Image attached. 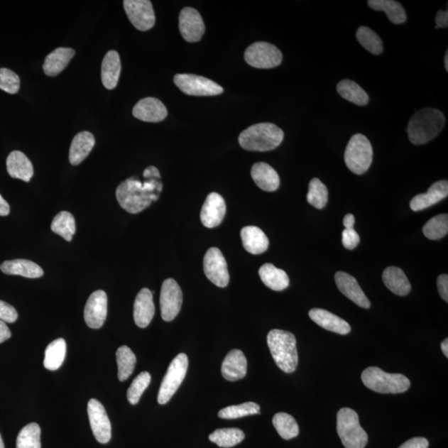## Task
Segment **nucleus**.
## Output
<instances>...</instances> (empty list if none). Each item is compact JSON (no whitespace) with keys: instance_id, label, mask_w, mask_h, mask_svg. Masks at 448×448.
Returning a JSON list of instances; mask_svg holds the SVG:
<instances>
[{"instance_id":"1","label":"nucleus","mask_w":448,"mask_h":448,"mask_svg":"<svg viewBox=\"0 0 448 448\" xmlns=\"http://www.w3.org/2000/svg\"><path fill=\"white\" fill-rule=\"evenodd\" d=\"M143 175L144 182L137 177H131L117 187V201L128 213H141L150 207L152 202L159 200L163 190L160 172L155 166L147 167Z\"/></svg>"},{"instance_id":"2","label":"nucleus","mask_w":448,"mask_h":448,"mask_svg":"<svg viewBox=\"0 0 448 448\" xmlns=\"http://www.w3.org/2000/svg\"><path fill=\"white\" fill-rule=\"evenodd\" d=\"M446 118L435 108H423L415 113L408 126V136L412 144L420 146L435 139L443 130Z\"/></svg>"},{"instance_id":"3","label":"nucleus","mask_w":448,"mask_h":448,"mask_svg":"<svg viewBox=\"0 0 448 448\" xmlns=\"http://www.w3.org/2000/svg\"><path fill=\"white\" fill-rule=\"evenodd\" d=\"M284 139V132L273 123H258L241 133L239 141L241 146L249 151H269L275 150Z\"/></svg>"},{"instance_id":"4","label":"nucleus","mask_w":448,"mask_h":448,"mask_svg":"<svg viewBox=\"0 0 448 448\" xmlns=\"http://www.w3.org/2000/svg\"><path fill=\"white\" fill-rule=\"evenodd\" d=\"M268 344L277 366L285 373H293L298 364L297 339L282 329H272L268 334Z\"/></svg>"},{"instance_id":"5","label":"nucleus","mask_w":448,"mask_h":448,"mask_svg":"<svg viewBox=\"0 0 448 448\" xmlns=\"http://www.w3.org/2000/svg\"><path fill=\"white\" fill-rule=\"evenodd\" d=\"M364 385L380 393H402L410 388L411 383L401 373H388L378 367H368L362 373Z\"/></svg>"},{"instance_id":"6","label":"nucleus","mask_w":448,"mask_h":448,"mask_svg":"<svg viewBox=\"0 0 448 448\" xmlns=\"http://www.w3.org/2000/svg\"><path fill=\"white\" fill-rule=\"evenodd\" d=\"M337 433L346 448H364L368 435L359 423L357 413L343 408L337 413Z\"/></svg>"},{"instance_id":"7","label":"nucleus","mask_w":448,"mask_h":448,"mask_svg":"<svg viewBox=\"0 0 448 448\" xmlns=\"http://www.w3.org/2000/svg\"><path fill=\"white\" fill-rule=\"evenodd\" d=\"M373 161V147L371 141L362 134L354 135L344 151V162L348 169L356 175L367 172Z\"/></svg>"},{"instance_id":"8","label":"nucleus","mask_w":448,"mask_h":448,"mask_svg":"<svg viewBox=\"0 0 448 448\" xmlns=\"http://www.w3.org/2000/svg\"><path fill=\"white\" fill-rule=\"evenodd\" d=\"M189 359L185 354H178L170 364L168 371L161 383L158 395L160 405H165L180 388L184 381L188 371Z\"/></svg>"},{"instance_id":"9","label":"nucleus","mask_w":448,"mask_h":448,"mask_svg":"<svg viewBox=\"0 0 448 448\" xmlns=\"http://www.w3.org/2000/svg\"><path fill=\"white\" fill-rule=\"evenodd\" d=\"M175 85L185 94L197 97L217 96L223 93L224 88L208 78L194 74H177Z\"/></svg>"},{"instance_id":"10","label":"nucleus","mask_w":448,"mask_h":448,"mask_svg":"<svg viewBox=\"0 0 448 448\" xmlns=\"http://www.w3.org/2000/svg\"><path fill=\"white\" fill-rule=\"evenodd\" d=\"M244 58L250 66L260 69H269L280 65L283 61V54L273 44L258 42L247 48Z\"/></svg>"},{"instance_id":"11","label":"nucleus","mask_w":448,"mask_h":448,"mask_svg":"<svg viewBox=\"0 0 448 448\" xmlns=\"http://www.w3.org/2000/svg\"><path fill=\"white\" fill-rule=\"evenodd\" d=\"M160 302L162 319L165 322L173 321L183 303V293L175 280L168 278L162 284Z\"/></svg>"},{"instance_id":"12","label":"nucleus","mask_w":448,"mask_h":448,"mask_svg":"<svg viewBox=\"0 0 448 448\" xmlns=\"http://www.w3.org/2000/svg\"><path fill=\"white\" fill-rule=\"evenodd\" d=\"M125 11L133 26L140 31H150L155 23V16L149 0H125Z\"/></svg>"},{"instance_id":"13","label":"nucleus","mask_w":448,"mask_h":448,"mask_svg":"<svg viewBox=\"0 0 448 448\" xmlns=\"http://www.w3.org/2000/svg\"><path fill=\"white\" fill-rule=\"evenodd\" d=\"M204 270L206 277L217 287L226 288L229 283L227 262L221 251L211 248L204 256Z\"/></svg>"},{"instance_id":"14","label":"nucleus","mask_w":448,"mask_h":448,"mask_svg":"<svg viewBox=\"0 0 448 448\" xmlns=\"http://www.w3.org/2000/svg\"><path fill=\"white\" fill-rule=\"evenodd\" d=\"M87 413L96 439L102 444L109 442L111 438V425L104 406L95 398H92L88 402Z\"/></svg>"},{"instance_id":"15","label":"nucleus","mask_w":448,"mask_h":448,"mask_svg":"<svg viewBox=\"0 0 448 448\" xmlns=\"http://www.w3.org/2000/svg\"><path fill=\"white\" fill-rule=\"evenodd\" d=\"M107 316V295L104 290H98L88 298L84 319L88 327L99 329L104 324Z\"/></svg>"},{"instance_id":"16","label":"nucleus","mask_w":448,"mask_h":448,"mask_svg":"<svg viewBox=\"0 0 448 448\" xmlns=\"http://www.w3.org/2000/svg\"><path fill=\"white\" fill-rule=\"evenodd\" d=\"M180 31L185 40L195 43L200 40L205 32L204 23L200 13L193 8H185L180 14Z\"/></svg>"},{"instance_id":"17","label":"nucleus","mask_w":448,"mask_h":448,"mask_svg":"<svg viewBox=\"0 0 448 448\" xmlns=\"http://www.w3.org/2000/svg\"><path fill=\"white\" fill-rule=\"evenodd\" d=\"M226 214L225 201L219 194L211 193L207 197L200 213L202 224L206 228L213 229L220 225Z\"/></svg>"},{"instance_id":"18","label":"nucleus","mask_w":448,"mask_h":448,"mask_svg":"<svg viewBox=\"0 0 448 448\" xmlns=\"http://www.w3.org/2000/svg\"><path fill=\"white\" fill-rule=\"evenodd\" d=\"M334 280L337 288L347 298L351 300L357 306L364 309L371 307V302L368 301L366 294L357 282V280L351 275L344 272H338L334 275Z\"/></svg>"},{"instance_id":"19","label":"nucleus","mask_w":448,"mask_h":448,"mask_svg":"<svg viewBox=\"0 0 448 448\" xmlns=\"http://www.w3.org/2000/svg\"><path fill=\"white\" fill-rule=\"evenodd\" d=\"M132 113L137 119L146 122L162 121L168 114L163 103L155 97H146L138 102Z\"/></svg>"},{"instance_id":"20","label":"nucleus","mask_w":448,"mask_h":448,"mask_svg":"<svg viewBox=\"0 0 448 448\" xmlns=\"http://www.w3.org/2000/svg\"><path fill=\"white\" fill-rule=\"evenodd\" d=\"M155 312L153 294L148 288H143L137 294L134 303V319L138 327L149 326Z\"/></svg>"},{"instance_id":"21","label":"nucleus","mask_w":448,"mask_h":448,"mask_svg":"<svg viewBox=\"0 0 448 448\" xmlns=\"http://www.w3.org/2000/svg\"><path fill=\"white\" fill-rule=\"evenodd\" d=\"M448 195L447 180H440L435 182L428 189L427 193L417 195L413 197L410 202V208L413 211L418 212L430 208L442 200L447 198Z\"/></svg>"},{"instance_id":"22","label":"nucleus","mask_w":448,"mask_h":448,"mask_svg":"<svg viewBox=\"0 0 448 448\" xmlns=\"http://www.w3.org/2000/svg\"><path fill=\"white\" fill-rule=\"evenodd\" d=\"M247 359L244 354L239 349H233L222 364V375L229 381L242 380L247 373Z\"/></svg>"},{"instance_id":"23","label":"nucleus","mask_w":448,"mask_h":448,"mask_svg":"<svg viewBox=\"0 0 448 448\" xmlns=\"http://www.w3.org/2000/svg\"><path fill=\"white\" fill-rule=\"evenodd\" d=\"M309 317L319 327L327 329L329 332L339 334H347L351 331V326L342 319L327 311V310L314 308L309 312Z\"/></svg>"},{"instance_id":"24","label":"nucleus","mask_w":448,"mask_h":448,"mask_svg":"<svg viewBox=\"0 0 448 448\" xmlns=\"http://www.w3.org/2000/svg\"><path fill=\"white\" fill-rule=\"evenodd\" d=\"M95 138L89 131H82L74 136L69 151V161L78 165L91 153L95 146Z\"/></svg>"},{"instance_id":"25","label":"nucleus","mask_w":448,"mask_h":448,"mask_svg":"<svg viewBox=\"0 0 448 448\" xmlns=\"http://www.w3.org/2000/svg\"><path fill=\"white\" fill-rule=\"evenodd\" d=\"M251 175L255 184L261 190L267 192H274L279 188L280 178L272 166L264 162H259L253 165Z\"/></svg>"},{"instance_id":"26","label":"nucleus","mask_w":448,"mask_h":448,"mask_svg":"<svg viewBox=\"0 0 448 448\" xmlns=\"http://www.w3.org/2000/svg\"><path fill=\"white\" fill-rule=\"evenodd\" d=\"M7 170L14 179L29 182L33 175V167L31 161L21 151H14L9 155Z\"/></svg>"},{"instance_id":"27","label":"nucleus","mask_w":448,"mask_h":448,"mask_svg":"<svg viewBox=\"0 0 448 448\" xmlns=\"http://www.w3.org/2000/svg\"><path fill=\"white\" fill-rule=\"evenodd\" d=\"M244 248L253 255L262 254L268 250L269 240L263 231L256 226H247L241 231Z\"/></svg>"},{"instance_id":"28","label":"nucleus","mask_w":448,"mask_h":448,"mask_svg":"<svg viewBox=\"0 0 448 448\" xmlns=\"http://www.w3.org/2000/svg\"><path fill=\"white\" fill-rule=\"evenodd\" d=\"M121 63L119 54L111 50L106 54L102 64V81L108 90H113L119 81Z\"/></svg>"},{"instance_id":"29","label":"nucleus","mask_w":448,"mask_h":448,"mask_svg":"<svg viewBox=\"0 0 448 448\" xmlns=\"http://www.w3.org/2000/svg\"><path fill=\"white\" fill-rule=\"evenodd\" d=\"M75 55L72 48H58L53 50L45 58L43 63V71L47 76L55 77L67 67L69 62Z\"/></svg>"},{"instance_id":"30","label":"nucleus","mask_w":448,"mask_h":448,"mask_svg":"<svg viewBox=\"0 0 448 448\" xmlns=\"http://www.w3.org/2000/svg\"><path fill=\"white\" fill-rule=\"evenodd\" d=\"M0 269L4 274L21 275L27 278H39L44 273L37 263L26 259L6 261L0 266Z\"/></svg>"},{"instance_id":"31","label":"nucleus","mask_w":448,"mask_h":448,"mask_svg":"<svg viewBox=\"0 0 448 448\" xmlns=\"http://www.w3.org/2000/svg\"><path fill=\"white\" fill-rule=\"evenodd\" d=\"M382 278L383 283L393 293L403 297L410 293L411 284L402 269L388 268L383 271Z\"/></svg>"},{"instance_id":"32","label":"nucleus","mask_w":448,"mask_h":448,"mask_svg":"<svg viewBox=\"0 0 448 448\" xmlns=\"http://www.w3.org/2000/svg\"><path fill=\"white\" fill-rule=\"evenodd\" d=\"M258 273L263 283L270 289L280 292L288 288L290 280L287 273L272 263L263 265Z\"/></svg>"},{"instance_id":"33","label":"nucleus","mask_w":448,"mask_h":448,"mask_svg":"<svg viewBox=\"0 0 448 448\" xmlns=\"http://www.w3.org/2000/svg\"><path fill=\"white\" fill-rule=\"evenodd\" d=\"M368 4L373 11L385 12L393 23L401 24L407 21L405 8L395 0H368Z\"/></svg>"},{"instance_id":"34","label":"nucleus","mask_w":448,"mask_h":448,"mask_svg":"<svg viewBox=\"0 0 448 448\" xmlns=\"http://www.w3.org/2000/svg\"><path fill=\"white\" fill-rule=\"evenodd\" d=\"M337 92L344 99L357 106H366L369 102L367 92L351 80H344L339 82L337 84Z\"/></svg>"},{"instance_id":"35","label":"nucleus","mask_w":448,"mask_h":448,"mask_svg":"<svg viewBox=\"0 0 448 448\" xmlns=\"http://www.w3.org/2000/svg\"><path fill=\"white\" fill-rule=\"evenodd\" d=\"M67 352V344L63 339H58L49 344L44 357V367L48 371H57L61 367Z\"/></svg>"},{"instance_id":"36","label":"nucleus","mask_w":448,"mask_h":448,"mask_svg":"<svg viewBox=\"0 0 448 448\" xmlns=\"http://www.w3.org/2000/svg\"><path fill=\"white\" fill-rule=\"evenodd\" d=\"M51 229L53 233L60 235L67 242H71L73 235L76 233L75 219L69 212H60L54 217Z\"/></svg>"},{"instance_id":"37","label":"nucleus","mask_w":448,"mask_h":448,"mask_svg":"<svg viewBox=\"0 0 448 448\" xmlns=\"http://www.w3.org/2000/svg\"><path fill=\"white\" fill-rule=\"evenodd\" d=\"M116 361L118 366V378L120 381H125L134 371L136 357L131 349L123 346L117 349Z\"/></svg>"},{"instance_id":"38","label":"nucleus","mask_w":448,"mask_h":448,"mask_svg":"<svg viewBox=\"0 0 448 448\" xmlns=\"http://www.w3.org/2000/svg\"><path fill=\"white\" fill-rule=\"evenodd\" d=\"M245 438L244 432L239 428H222L209 435V440L220 447L229 448L238 445Z\"/></svg>"},{"instance_id":"39","label":"nucleus","mask_w":448,"mask_h":448,"mask_svg":"<svg viewBox=\"0 0 448 448\" xmlns=\"http://www.w3.org/2000/svg\"><path fill=\"white\" fill-rule=\"evenodd\" d=\"M273 425L278 435L285 440L293 439L299 435V427L293 416L285 413H278L273 417Z\"/></svg>"},{"instance_id":"40","label":"nucleus","mask_w":448,"mask_h":448,"mask_svg":"<svg viewBox=\"0 0 448 448\" xmlns=\"http://www.w3.org/2000/svg\"><path fill=\"white\" fill-rule=\"evenodd\" d=\"M16 448H41V430L36 422H31L19 432Z\"/></svg>"},{"instance_id":"41","label":"nucleus","mask_w":448,"mask_h":448,"mask_svg":"<svg viewBox=\"0 0 448 448\" xmlns=\"http://www.w3.org/2000/svg\"><path fill=\"white\" fill-rule=\"evenodd\" d=\"M356 38L359 43L373 55H380L383 50V42L380 36L371 28L361 26L358 28Z\"/></svg>"},{"instance_id":"42","label":"nucleus","mask_w":448,"mask_h":448,"mask_svg":"<svg viewBox=\"0 0 448 448\" xmlns=\"http://www.w3.org/2000/svg\"><path fill=\"white\" fill-rule=\"evenodd\" d=\"M422 233L430 240H438L445 237L448 233V215L445 214L433 217L423 226Z\"/></svg>"},{"instance_id":"43","label":"nucleus","mask_w":448,"mask_h":448,"mask_svg":"<svg viewBox=\"0 0 448 448\" xmlns=\"http://www.w3.org/2000/svg\"><path fill=\"white\" fill-rule=\"evenodd\" d=\"M307 202L318 209H322L327 204V187L317 178H314L310 182Z\"/></svg>"},{"instance_id":"44","label":"nucleus","mask_w":448,"mask_h":448,"mask_svg":"<svg viewBox=\"0 0 448 448\" xmlns=\"http://www.w3.org/2000/svg\"><path fill=\"white\" fill-rule=\"evenodd\" d=\"M253 415H260V407L258 403L253 402L224 408L219 413V417L224 420H236V418Z\"/></svg>"},{"instance_id":"45","label":"nucleus","mask_w":448,"mask_h":448,"mask_svg":"<svg viewBox=\"0 0 448 448\" xmlns=\"http://www.w3.org/2000/svg\"><path fill=\"white\" fill-rule=\"evenodd\" d=\"M151 376L148 372H142L138 376L127 390V400L131 405H136L148 386H150Z\"/></svg>"},{"instance_id":"46","label":"nucleus","mask_w":448,"mask_h":448,"mask_svg":"<svg viewBox=\"0 0 448 448\" xmlns=\"http://www.w3.org/2000/svg\"><path fill=\"white\" fill-rule=\"evenodd\" d=\"M21 87V80L16 72L7 68H0V89L16 94Z\"/></svg>"},{"instance_id":"47","label":"nucleus","mask_w":448,"mask_h":448,"mask_svg":"<svg viewBox=\"0 0 448 448\" xmlns=\"http://www.w3.org/2000/svg\"><path fill=\"white\" fill-rule=\"evenodd\" d=\"M18 313L11 305L0 301V321L7 323H13L17 321Z\"/></svg>"},{"instance_id":"48","label":"nucleus","mask_w":448,"mask_h":448,"mask_svg":"<svg viewBox=\"0 0 448 448\" xmlns=\"http://www.w3.org/2000/svg\"><path fill=\"white\" fill-rule=\"evenodd\" d=\"M359 236L354 229H344L342 233V244L344 248L348 250L356 248L359 244Z\"/></svg>"},{"instance_id":"49","label":"nucleus","mask_w":448,"mask_h":448,"mask_svg":"<svg viewBox=\"0 0 448 448\" xmlns=\"http://www.w3.org/2000/svg\"><path fill=\"white\" fill-rule=\"evenodd\" d=\"M438 293L446 302H448V275L447 274L440 275L437 280Z\"/></svg>"},{"instance_id":"50","label":"nucleus","mask_w":448,"mask_h":448,"mask_svg":"<svg viewBox=\"0 0 448 448\" xmlns=\"http://www.w3.org/2000/svg\"><path fill=\"white\" fill-rule=\"evenodd\" d=\"M430 443L425 437L412 438L398 448H427Z\"/></svg>"},{"instance_id":"51","label":"nucleus","mask_w":448,"mask_h":448,"mask_svg":"<svg viewBox=\"0 0 448 448\" xmlns=\"http://www.w3.org/2000/svg\"><path fill=\"white\" fill-rule=\"evenodd\" d=\"M436 29L448 27V11H439L436 16Z\"/></svg>"},{"instance_id":"52","label":"nucleus","mask_w":448,"mask_h":448,"mask_svg":"<svg viewBox=\"0 0 448 448\" xmlns=\"http://www.w3.org/2000/svg\"><path fill=\"white\" fill-rule=\"evenodd\" d=\"M11 337V329H9L6 322L0 321V344L7 341Z\"/></svg>"},{"instance_id":"53","label":"nucleus","mask_w":448,"mask_h":448,"mask_svg":"<svg viewBox=\"0 0 448 448\" xmlns=\"http://www.w3.org/2000/svg\"><path fill=\"white\" fill-rule=\"evenodd\" d=\"M9 213H11V207L0 195V216H7Z\"/></svg>"},{"instance_id":"54","label":"nucleus","mask_w":448,"mask_h":448,"mask_svg":"<svg viewBox=\"0 0 448 448\" xmlns=\"http://www.w3.org/2000/svg\"><path fill=\"white\" fill-rule=\"evenodd\" d=\"M354 221L356 220H354V216L353 214H349L344 216L343 220L344 228H346V229H354Z\"/></svg>"},{"instance_id":"55","label":"nucleus","mask_w":448,"mask_h":448,"mask_svg":"<svg viewBox=\"0 0 448 448\" xmlns=\"http://www.w3.org/2000/svg\"><path fill=\"white\" fill-rule=\"evenodd\" d=\"M441 349L444 356L448 357V339H445L444 341L442 342L441 344Z\"/></svg>"},{"instance_id":"56","label":"nucleus","mask_w":448,"mask_h":448,"mask_svg":"<svg viewBox=\"0 0 448 448\" xmlns=\"http://www.w3.org/2000/svg\"><path fill=\"white\" fill-rule=\"evenodd\" d=\"M444 65H445L446 71L448 72V51H447L445 54Z\"/></svg>"},{"instance_id":"57","label":"nucleus","mask_w":448,"mask_h":448,"mask_svg":"<svg viewBox=\"0 0 448 448\" xmlns=\"http://www.w3.org/2000/svg\"><path fill=\"white\" fill-rule=\"evenodd\" d=\"M0 448H4V444L3 438L1 437V435H0Z\"/></svg>"}]
</instances>
